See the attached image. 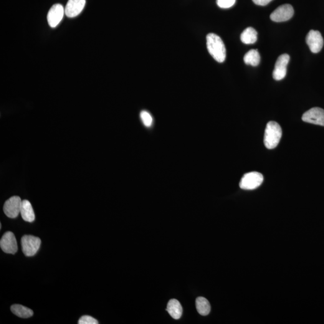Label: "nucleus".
I'll return each mask as SVG.
<instances>
[{"label": "nucleus", "instance_id": "6", "mask_svg": "<svg viewBox=\"0 0 324 324\" xmlns=\"http://www.w3.org/2000/svg\"><path fill=\"white\" fill-rule=\"evenodd\" d=\"M294 11L290 4L282 5L270 15V18L273 21L281 22L287 21L292 18Z\"/></svg>", "mask_w": 324, "mask_h": 324}, {"label": "nucleus", "instance_id": "9", "mask_svg": "<svg viewBox=\"0 0 324 324\" xmlns=\"http://www.w3.org/2000/svg\"><path fill=\"white\" fill-rule=\"evenodd\" d=\"M0 247L6 254H15L17 251V244L14 233L7 232L2 235L0 240Z\"/></svg>", "mask_w": 324, "mask_h": 324}, {"label": "nucleus", "instance_id": "20", "mask_svg": "<svg viewBox=\"0 0 324 324\" xmlns=\"http://www.w3.org/2000/svg\"><path fill=\"white\" fill-rule=\"evenodd\" d=\"M236 0H217V4L220 8L228 9L232 7Z\"/></svg>", "mask_w": 324, "mask_h": 324}, {"label": "nucleus", "instance_id": "14", "mask_svg": "<svg viewBox=\"0 0 324 324\" xmlns=\"http://www.w3.org/2000/svg\"><path fill=\"white\" fill-rule=\"evenodd\" d=\"M22 219L28 222H32L35 220V214L31 203L27 200L22 202L21 213Z\"/></svg>", "mask_w": 324, "mask_h": 324}, {"label": "nucleus", "instance_id": "3", "mask_svg": "<svg viewBox=\"0 0 324 324\" xmlns=\"http://www.w3.org/2000/svg\"><path fill=\"white\" fill-rule=\"evenodd\" d=\"M264 176L258 172H250L244 175L240 182V188L244 190H254L261 185Z\"/></svg>", "mask_w": 324, "mask_h": 324}, {"label": "nucleus", "instance_id": "17", "mask_svg": "<svg viewBox=\"0 0 324 324\" xmlns=\"http://www.w3.org/2000/svg\"><path fill=\"white\" fill-rule=\"evenodd\" d=\"M11 311L15 315L22 318H29L33 315V312L32 310L20 305L12 306Z\"/></svg>", "mask_w": 324, "mask_h": 324}, {"label": "nucleus", "instance_id": "13", "mask_svg": "<svg viewBox=\"0 0 324 324\" xmlns=\"http://www.w3.org/2000/svg\"><path fill=\"white\" fill-rule=\"evenodd\" d=\"M166 310L171 317L175 320H178L180 318L183 313V308H182L180 303L176 299H172L169 301Z\"/></svg>", "mask_w": 324, "mask_h": 324}, {"label": "nucleus", "instance_id": "12", "mask_svg": "<svg viewBox=\"0 0 324 324\" xmlns=\"http://www.w3.org/2000/svg\"><path fill=\"white\" fill-rule=\"evenodd\" d=\"M86 0H69L65 7L67 17H74L79 15L85 6Z\"/></svg>", "mask_w": 324, "mask_h": 324}, {"label": "nucleus", "instance_id": "18", "mask_svg": "<svg viewBox=\"0 0 324 324\" xmlns=\"http://www.w3.org/2000/svg\"><path fill=\"white\" fill-rule=\"evenodd\" d=\"M260 55L257 49H251L245 54L244 62L247 65H251L252 66H257L260 63Z\"/></svg>", "mask_w": 324, "mask_h": 324}, {"label": "nucleus", "instance_id": "1", "mask_svg": "<svg viewBox=\"0 0 324 324\" xmlns=\"http://www.w3.org/2000/svg\"><path fill=\"white\" fill-rule=\"evenodd\" d=\"M207 47L210 54L217 62L223 63L226 59V48L219 35L210 33L207 35Z\"/></svg>", "mask_w": 324, "mask_h": 324}, {"label": "nucleus", "instance_id": "5", "mask_svg": "<svg viewBox=\"0 0 324 324\" xmlns=\"http://www.w3.org/2000/svg\"><path fill=\"white\" fill-rule=\"evenodd\" d=\"M22 202L20 197L17 196L7 200L3 207L5 214L9 218H16L21 213Z\"/></svg>", "mask_w": 324, "mask_h": 324}, {"label": "nucleus", "instance_id": "22", "mask_svg": "<svg viewBox=\"0 0 324 324\" xmlns=\"http://www.w3.org/2000/svg\"><path fill=\"white\" fill-rule=\"evenodd\" d=\"M252 1L258 6H265L269 4L273 0H252Z\"/></svg>", "mask_w": 324, "mask_h": 324}, {"label": "nucleus", "instance_id": "16", "mask_svg": "<svg viewBox=\"0 0 324 324\" xmlns=\"http://www.w3.org/2000/svg\"><path fill=\"white\" fill-rule=\"evenodd\" d=\"M196 306L197 312L202 316L208 315L211 311V306L210 305L209 301L204 297L197 298Z\"/></svg>", "mask_w": 324, "mask_h": 324}, {"label": "nucleus", "instance_id": "10", "mask_svg": "<svg viewBox=\"0 0 324 324\" xmlns=\"http://www.w3.org/2000/svg\"><path fill=\"white\" fill-rule=\"evenodd\" d=\"M306 43L311 52L316 54L320 52L324 46V39L320 32L310 30L306 36Z\"/></svg>", "mask_w": 324, "mask_h": 324}, {"label": "nucleus", "instance_id": "2", "mask_svg": "<svg viewBox=\"0 0 324 324\" xmlns=\"http://www.w3.org/2000/svg\"><path fill=\"white\" fill-rule=\"evenodd\" d=\"M282 136V128L275 121H270L265 129L264 143L266 148L272 150L278 146Z\"/></svg>", "mask_w": 324, "mask_h": 324}, {"label": "nucleus", "instance_id": "15", "mask_svg": "<svg viewBox=\"0 0 324 324\" xmlns=\"http://www.w3.org/2000/svg\"><path fill=\"white\" fill-rule=\"evenodd\" d=\"M243 44L246 45L254 44L258 39V32L252 27H248L245 29L240 37Z\"/></svg>", "mask_w": 324, "mask_h": 324}, {"label": "nucleus", "instance_id": "11", "mask_svg": "<svg viewBox=\"0 0 324 324\" xmlns=\"http://www.w3.org/2000/svg\"><path fill=\"white\" fill-rule=\"evenodd\" d=\"M65 9L60 4L53 5L51 8L48 12L47 19L48 24L52 28L57 26L64 16Z\"/></svg>", "mask_w": 324, "mask_h": 324}, {"label": "nucleus", "instance_id": "4", "mask_svg": "<svg viewBox=\"0 0 324 324\" xmlns=\"http://www.w3.org/2000/svg\"><path fill=\"white\" fill-rule=\"evenodd\" d=\"M41 245V240L32 235H24L21 239L22 252L26 257H32L37 254Z\"/></svg>", "mask_w": 324, "mask_h": 324}, {"label": "nucleus", "instance_id": "19", "mask_svg": "<svg viewBox=\"0 0 324 324\" xmlns=\"http://www.w3.org/2000/svg\"><path fill=\"white\" fill-rule=\"evenodd\" d=\"M140 117L144 125L146 128H150L153 125V119L150 113L146 111H143L141 113Z\"/></svg>", "mask_w": 324, "mask_h": 324}, {"label": "nucleus", "instance_id": "21", "mask_svg": "<svg viewBox=\"0 0 324 324\" xmlns=\"http://www.w3.org/2000/svg\"><path fill=\"white\" fill-rule=\"evenodd\" d=\"M79 324H98V322L95 318L90 316H83L78 321Z\"/></svg>", "mask_w": 324, "mask_h": 324}, {"label": "nucleus", "instance_id": "8", "mask_svg": "<svg viewBox=\"0 0 324 324\" xmlns=\"http://www.w3.org/2000/svg\"><path fill=\"white\" fill-rule=\"evenodd\" d=\"M305 122L324 126V110L321 108H313L306 112L302 116Z\"/></svg>", "mask_w": 324, "mask_h": 324}, {"label": "nucleus", "instance_id": "7", "mask_svg": "<svg viewBox=\"0 0 324 324\" xmlns=\"http://www.w3.org/2000/svg\"><path fill=\"white\" fill-rule=\"evenodd\" d=\"M290 60V55L287 54L278 57L273 72V77L275 80L280 81L285 78L287 75V66Z\"/></svg>", "mask_w": 324, "mask_h": 324}]
</instances>
